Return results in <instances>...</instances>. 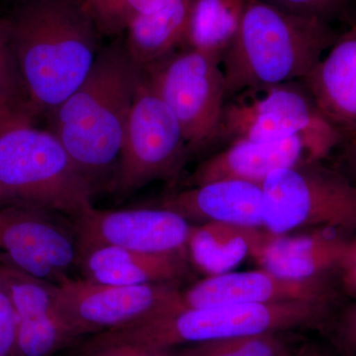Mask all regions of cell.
<instances>
[{
	"instance_id": "cell-1",
	"label": "cell",
	"mask_w": 356,
	"mask_h": 356,
	"mask_svg": "<svg viewBox=\"0 0 356 356\" xmlns=\"http://www.w3.org/2000/svg\"><path fill=\"white\" fill-rule=\"evenodd\" d=\"M144 72L118 37L99 49L79 88L49 114L57 136L95 191L114 189L129 114Z\"/></svg>"
},
{
	"instance_id": "cell-2",
	"label": "cell",
	"mask_w": 356,
	"mask_h": 356,
	"mask_svg": "<svg viewBox=\"0 0 356 356\" xmlns=\"http://www.w3.org/2000/svg\"><path fill=\"white\" fill-rule=\"evenodd\" d=\"M6 18L33 113L48 116L88 76L99 33L79 0H27Z\"/></svg>"
},
{
	"instance_id": "cell-3",
	"label": "cell",
	"mask_w": 356,
	"mask_h": 356,
	"mask_svg": "<svg viewBox=\"0 0 356 356\" xmlns=\"http://www.w3.org/2000/svg\"><path fill=\"white\" fill-rule=\"evenodd\" d=\"M337 36L327 21L248 0L222 58L226 100L245 89L303 81Z\"/></svg>"
},
{
	"instance_id": "cell-4",
	"label": "cell",
	"mask_w": 356,
	"mask_h": 356,
	"mask_svg": "<svg viewBox=\"0 0 356 356\" xmlns=\"http://www.w3.org/2000/svg\"><path fill=\"white\" fill-rule=\"evenodd\" d=\"M341 307L314 302L271 304H222L204 308L184 309L95 334L88 346L131 343L156 348L286 332L296 329L325 331Z\"/></svg>"
},
{
	"instance_id": "cell-5",
	"label": "cell",
	"mask_w": 356,
	"mask_h": 356,
	"mask_svg": "<svg viewBox=\"0 0 356 356\" xmlns=\"http://www.w3.org/2000/svg\"><path fill=\"white\" fill-rule=\"evenodd\" d=\"M95 189L50 130L33 125L0 136V203L72 219L93 207Z\"/></svg>"
},
{
	"instance_id": "cell-6",
	"label": "cell",
	"mask_w": 356,
	"mask_h": 356,
	"mask_svg": "<svg viewBox=\"0 0 356 356\" xmlns=\"http://www.w3.org/2000/svg\"><path fill=\"white\" fill-rule=\"evenodd\" d=\"M262 191L264 229L268 233L316 229L356 233V185L325 161L271 173Z\"/></svg>"
},
{
	"instance_id": "cell-7",
	"label": "cell",
	"mask_w": 356,
	"mask_h": 356,
	"mask_svg": "<svg viewBox=\"0 0 356 356\" xmlns=\"http://www.w3.org/2000/svg\"><path fill=\"white\" fill-rule=\"evenodd\" d=\"M191 154L177 118L144 72L124 134L115 191L127 195L156 180L175 179Z\"/></svg>"
},
{
	"instance_id": "cell-8",
	"label": "cell",
	"mask_w": 356,
	"mask_h": 356,
	"mask_svg": "<svg viewBox=\"0 0 356 356\" xmlns=\"http://www.w3.org/2000/svg\"><path fill=\"white\" fill-rule=\"evenodd\" d=\"M144 72L177 118L191 154L214 144L226 103L221 60L181 48Z\"/></svg>"
},
{
	"instance_id": "cell-9",
	"label": "cell",
	"mask_w": 356,
	"mask_h": 356,
	"mask_svg": "<svg viewBox=\"0 0 356 356\" xmlns=\"http://www.w3.org/2000/svg\"><path fill=\"white\" fill-rule=\"evenodd\" d=\"M58 311L74 339L182 310L177 283L109 285L69 277L56 285Z\"/></svg>"
},
{
	"instance_id": "cell-10",
	"label": "cell",
	"mask_w": 356,
	"mask_h": 356,
	"mask_svg": "<svg viewBox=\"0 0 356 356\" xmlns=\"http://www.w3.org/2000/svg\"><path fill=\"white\" fill-rule=\"evenodd\" d=\"M325 121L303 81L257 86L226 100L215 142L281 140Z\"/></svg>"
},
{
	"instance_id": "cell-11",
	"label": "cell",
	"mask_w": 356,
	"mask_h": 356,
	"mask_svg": "<svg viewBox=\"0 0 356 356\" xmlns=\"http://www.w3.org/2000/svg\"><path fill=\"white\" fill-rule=\"evenodd\" d=\"M343 133L325 121L281 140L232 143L205 159L189 178V186L222 179H238L262 184L271 173L332 156Z\"/></svg>"
},
{
	"instance_id": "cell-12",
	"label": "cell",
	"mask_w": 356,
	"mask_h": 356,
	"mask_svg": "<svg viewBox=\"0 0 356 356\" xmlns=\"http://www.w3.org/2000/svg\"><path fill=\"white\" fill-rule=\"evenodd\" d=\"M48 211L3 206L0 209V266L60 284L77 267L79 245Z\"/></svg>"
},
{
	"instance_id": "cell-13",
	"label": "cell",
	"mask_w": 356,
	"mask_h": 356,
	"mask_svg": "<svg viewBox=\"0 0 356 356\" xmlns=\"http://www.w3.org/2000/svg\"><path fill=\"white\" fill-rule=\"evenodd\" d=\"M81 248L115 247L152 254H187L192 225L166 208L99 210L74 219Z\"/></svg>"
},
{
	"instance_id": "cell-14",
	"label": "cell",
	"mask_w": 356,
	"mask_h": 356,
	"mask_svg": "<svg viewBox=\"0 0 356 356\" xmlns=\"http://www.w3.org/2000/svg\"><path fill=\"white\" fill-rule=\"evenodd\" d=\"M337 274L309 280L280 277L266 269L207 276L181 291L182 310L222 304L314 302L343 306Z\"/></svg>"
},
{
	"instance_id": "cell-15",
	"label": "cell",
	"mask_w": 356,
	"mask_h": 356,
	"mask_svg": "<svg viewBox=\"0 0 356 356\" xmlns=\"http://www.w3.org/2000/svg\"><path fill=\"white\" fill-rule=\"evenodd\" d=\"M18 318V356H51L74 341L58 311L56 284L0 266Z\"/></svg>"
},
{
	"instance_id": "cell-16",
	"label": "cell",
	"mask_w": 356,
	"mask_h": 356,
	"mask_svg": "<svg viewBox=\"0 0 356 356\" xmlns=\"http://www.w3.org/2000/svg\"><path fill=\"white\" fill-rule=\"evenodd\" d=\"M353 235L334 229H311L299 236L266 231L252 257L261 268L280 277L315 280L337 274Z\"/></svg>"
},
{
	"instance_id": "cell-17",
	"label": "cell",
	"mask_w": 356,
	"mask_h": 356,
	"mask_svg": "<svg viewBox=\"0 0 356 356\" xmlns=\"http://www.w3.org/2000/svg\"><path fill=\"white\" fill-rule=\"evenodd\" d=\"M161 207L187 221L225 222L264 229L262 184L222 179L191 186L161 201Z\"/></svg>"
},
{
	"instance_id": "cell-18",
	"label": "cell",
	"mask_w": 356,
	"mask_h": 356,
	"mask_svg": "<svg viewBox=\"0 0 356 356\" xmlns=\"http://www.w3.org/2000/svg\"><path fill=\"white\" fill-rule=\"evenodd\" d=\"M302 81L327 120L341 133L356 130V22Z\"/></svg>"
},
{
	"instance_id": "cell-19",
	"label": "cell",
	"mask_w": 356,
	"mask_h": 356,
	"mask_svg": "<svg viewBox=\"0 0 356 356\" xmlns=\"http://www.w3.org/2000/svg\"><path fill=\"white\" fill-rule=\"evenodd\" d=\"M186 254H152L115 247L79 250L84 280L109 285L177 283L187 273Z\"/></svg>"
},
{
	"instance_id": "cell-20",
	"label": "cell",
	"mask_w": 356,
	"mask_h": 356,
	"mask_svg": "<svg viewBox=\"0 0 356 356\" xmlns=\"http://www.w3.org/2000/svg\"><path fill=\"white\" fill-rule=\"evenodd\" d=\"M194 0H165L151 13L138 16L126 31V49L145 70L182 47Z\"/></svg>"
},
{
	"instance_id": "cell-21",
	"label": "cell",
	"mask_w": 356,
	"mask_h": 356,
	"mask_svg": "<svg viewBox=\"0 0 356 356\" xmlns=\"http://www.w3.org/2000/svg\"><path fill=\"white\" fill-rule=\"evenodd\" d=\"M266 234L262 228L225 222L192 225L187 257L207 276L231 273L248 255L252 257Z\"/></svg>"
},
{
	"instance_id": "cell-22",
	"label": "cell",
	"mask_w": 356,
	"mask_h": 356,
	"mask_svg": "<svg viewBox=\"0 0 356 356\" xmlns=\"http://www.w3.org/2000/svg\"><path fill=\"white\" fill-rule=\"evenodd\" d=\"M248 0H194L181 48L221 60L235 39Z\"/></svg>"
},
{
	"instance_id": "cell-23",
	"label": "cell",
	"mask_w": 356,
	"mask_h": 356,
	"mask_svg": "<svg viewBox=\"0 0 356 356\" xmlns=\"http://www.w3.org/2000/svg\"><path fill=\"white\" fill-rule=\"evenodd\" d=\"M293 350L284 332L218 339L177 350L178 356H289Z\"/></svg>"
},
{
	"instance_id": "cell-24",
	"label": "cell",
	"mask_w": 356,
	"mask_h": 356,
	"mask_svg": "<svg viewBox=\"0 0 356 356\" xmlns=\"http://www.w3.org/2000/svg\"><path fill=\"white\" fill-rule=\"evenodd\" d=\"M99 35L121 37L142 14L151 13L165 0H79Z\"/></svg>"
},
{
	"instance_id": "cell-25",
	"label": "cell",
	"mask_w": 356,
	"mask_h": 356,
	"mask_svg": "<svg viewBox=\"0 0 356 356\" xmlns=\"http://www.w3.org/2000/svg\"><path fill=\"white\" fill-rule=\"evenodd\" d=\"M0 106L34 120L29 95L11 46L6 18H0Z\"/></svg>"
},
{
	"instance_id": "cell-26",
	"label": "cell",
	"mask_w": 356,
	"mask_h": 356,
	"mask_svg": "<svg viewBox=\"0 0 356 356\" xmlns=\"http://www.w3.org/2000/svg\"><path fill=\"white\" fill-rule=\"evenodd\" d=\"M267 3L300 15L312 16L329 22L341 15L351 0H264Z\"/></svg>"
},
{
	"instance_id": "cell-27",
	"label": "cell",
	"mask_w": 356,
	"mask_h": 356,
	"mask_svg": "<svg viewBox=\"0 0 356 356\" xmlns=\"http://www.w3.org/2000/svg\"><path fill=\"white\" fill-rule=\"evenodd\" d=\"M0 356H18V318L13 300L0 282Z\"/></svg>"
},
{
	"instance_id": "cell-28",
	"label": "cell",
	"mask_w": 356,
	"mask_h": 356,
	"mask_svg": "<svg viewBox=\"0 0 356 356\" xmlns=\"http://www.w3.org/2000/svg\"><path fill=\"white\" fill-rule=\"evenodd\" d=\"M81 356H178L177 348H156L131 343H111L83 348Z\"/></svg>"
},
{
	"instance_id": "cell-29",
	"label": "cell",
	"mask_w": 356,
	"mask_h": 356,
	"mask_svg": "<svg viewBox=\"0 0 356 356\" xmlns=\"http://www.w3.org/2000/svg\"><path fill=\"white\" fill-rule=\"evenodd\" d=\"M337 277L343 297L356 301V233L351 236L346 254L337 267Z\"/></svg>"
},
{
	"instance_id": "cell-30",
	"label": "cell",
	"mask_w": 356,
	"mask_h": 356,
	"mask_svg": "<svg viewBox=\"0 0 356 356\" xmlns=\"http://www.w3.org/2000/svg\"><path fill=\"white\" fill-rule=\"evenodd\" d=\"M334 152L336 161L332 165L356 185V130L343 132V139Z\"/></svg>"
},
{
	"instance_id": "cell-31",
	"label": "cell",
	"mask_w": 356,
	"mask_h": 356,
	"mask_svg": "<svg viewBox=\"0 0 356 356\" xmlns=\"http://www.w3.org/2000/svg\"><path fill=\"white\" fill-rule=\"evenodd\" d=\"M33 119L0 106V136L13 129L32 125Z\"/></svg>"
},
{
	"instance_id": "cell-32",
	"label": "cell",
	"mask_w": 356,
	"mask_h": 356,
	"mask_svg": "<svg viewBox=\"0 0 356 356\" xmlns=\"http://www.w3.org/2000/svg\"><path fill=\"white\" fill-rule=\"evenodd\" d=\"M289 356H339L334 350H325L315 343H305L299 348H294Z\"/></svg>"
},
{
	"instance_id": "cell-33",
	"label": "cell",
	"mask_w": 356,
	"mask_h": 356,
	"mask_svg": "<svg viewBox=\"0 0 356 356\" xmlns=\"http://www.w3.org/2000/svg\"><path fill=\"white\" fill-rule=\"evenodd\" d=\"M27 1V0H17L18 3H21V2H25Z\"/></svg>"
},
{
	"instance_id": "cell-34",
	"label": "cell",
	"mask_w": 356,
	"mask_h": 356,
	"mask_svg": "<svg viewBox=\"0 0 356 356\" xmlns=\"http://www.w3.org/2000/svg\"><path fill=\"white\" fill-rule=\"evenodd\" d=\"M2 207H3V206H2L1 203H0V209H1Z\"/></svg>"
}]
</instances>
